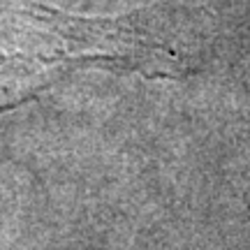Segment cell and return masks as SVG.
Segmentation results:
<instances>
[{
    "mask_svg": "<svg viewBox=\"0 0 250 250\" xmlns=\"http://www.w3.org/2000/svg\"><path fill=\"white\" fill-rule=\"evenodd\" d=\"M77 65H107L144 79H176L188 70L183 54L160 35L153 12L109 19L42 5L0 9V111L33 100Z\"/></svg>",
    "mask_w": 250,
    "mask_h": 250,
    "instance_id": "1",
    "label": "cell"
}]
</instances>
